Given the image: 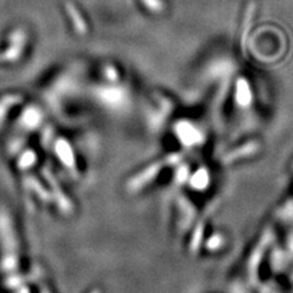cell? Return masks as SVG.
Wrapping results in <instances>:
<instances>
[{
	"mask_svg": "<svg viewBox=\"0 0 293 293\" xmlns=\"http://www.w3.org/2000/svg\"><path fill=\"white\" fill-rule=\"evenodd\" d=\"M65 11H66L67 16L71 20V25L73 27V31L77 33L78 36H86L88 33V25L86 22L85 18L82 16V14L80 13L77 8L75 6V4L69 1L65 4Z\"/></svg>",
	"mask_w": 293,
	"mask_h": 293,
	"instance_id": "1",
	"label": "cell"
},
{
	"mask_svg": "<svg viewBox=\"0 0 293 293\" xmlns=\"http://www.w3.org/2000/svg\"><path fill=\"white\" fill-rule=\"evenodd\" d=\"M11 47L6 50V53L4 54V57L6 60H16L23 52L25 48L26 40H27V36L23 31H15L11 35Z\"/></svg>",
	"mask_w": 293,
	"mask_h": 293,
	"instance_id": "2",
	"label": "cell"
},
{
	"mask_svg": "<svg viewBox=\"0 0 293 293\" xmlns=\"http://www.w3.org/2000/svg\"><path fill=\"white\" fill-rule=\"evenodd\" d=\"M139 3L148 13L155 14V15L164 13L166 9V3L164 0H139Z\"/></svg>",
	"mask_w": 293,
	"mask_h": 293,
	"instance_id": "3",
	"label": "cell"
},
{
	"mask_svg": "<svg viewBox=\"0 0 293 293\" xmlns=\"http://www.w3.org/2000/svg\"><path fill=\"white\" fill-rule=\"evenodd\" d=\"M253 10H254L253 5H249V8L247 9L246 18H244V21H243V27H242V33H241V48L243 52H244V48H246V40H247V37H248L249 28H251Z\"/></svg>",
	"mask_w": 293,
	"mask_h": 293,
	"instance_id": "4",
	"label": "cell"
}]
</instances>
